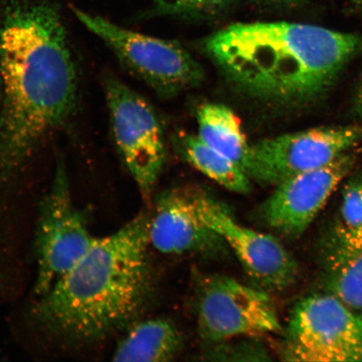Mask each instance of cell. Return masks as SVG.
Wrapping results in <instances>:
<instances>
[{
    "mask_svg": "<svg viewBox=\"0 0 362 362\" xmlns=\"http://www.w3.org/2000/svg\"><path fill=\"white\" fill-rule=\"evenodd\" d=\"M182 345V337L168 320L139 321L127 329L113 353V361L165 362L175 358Z\"/></svg>",
    "mask_w": 362,
    "mask_h": 362,
    "instance_id": "5bb4252c",
    "label": "cell"
},
{
    "mask_svg": "<svg viewBox=\"0 0 362 362\" xmlns=\"http://www.w3.org/2000/svg\"><path fill=\"white\" fill-rule=\"evenodd\" d=\"M252 1L269 7L291 8L303 6L306 0H252Z\"/></svg>",
    "mask_w": 362,
    "mask_h": 362,
    "instance_id": "ffe728a7",
    "label": "cell"
},
{
    "mask_svg": "<svg viewBox=\"0 0 362 362\" xmlns=\"http://www.w3.org/2000/svg\"><path fill=\"white\" fill-rule=\"evenodd\" d=\"M187 160L203 175L233 192L251 191V179L229 158L212 148L197 135H187L181 144Z\"/></svg>",
    "mask_w": 362,
    "mask_h": 362,
    "instance_id": "2e32d148",
    "label": "cell"
},
{
    "mask_svg": "<svg viewBox=\"0 0 362 362\" xmlns=\"http://www.w3.org/2000/svg\"><path fill=\"white\" fill-rule=\"evenodd\" d=\"M0 103H1V83H0Z\"/></svg>",
    "mask_w": 362,
    "mask_h": 362,
    "instance_id": "603a6c76",
    "label": "cell"
},
{
    "mask_svg": "<svg viewBox=\"0 0 362 362\" xmlns=\"http://www.w3.org/2000/svg\"><path fill=\"white\" fill-rule=\"evenodd\" d=\"M96 238L88 221L72 202L69 178L63 160L57 162L49 192L40 202L35 248L39 297L83 259Z\"/></svg>",
    "mask_w": 362,
    "mask_h": 362,
    "instance_id": "ba28073f",
    "label": "cell"
},
{
    "mask_svg": "<svg viewBox=\"0 0 362 362\" xmlns=\"http://www.w3.org/2000/svg\"><path fill=\"white\" fill-rule=\"evenodd\" d=\"M194 199L202 219L232 249L257 286L281 291L296 281L297 262L277 238L242 224L224 203L202 188L194 187Z\"/></svg>",
    "mask_w": 362,
    "mask_h": 362,
    "instance_id": "30bf717a",
    "label": "cell"
},
{
    "mask_svg": "<svg viewBox=\"0 0 362 362\" xmlns=\"http://www.w3.org/2000/svg\"><path fill=\"white\" fill-rule=\"evenodd\" d=\"M197 123L199 137L247 174L251 146L233 111L223 104L205 103L197 111Z\"/></svg>",
    "mask_w": 362,
    "mask_h": 362,
    "instance_id": "9a60e30c",
    "label": "cell"
},
{
    "mask_svg": "<svg viewBox=\"0 0 362 362\" xmlns=\"http://www.w3.org/2000/svg\"><path fill=\"white\" fill-rule=\"evenodd\" d=\"M362 142V126L320 127L262 139L251 146L247 175L278 185L294 175L327 166Z\"/></svg>",
    "mask_w": 362,
    "mask_h": 362,
    "instance_id": "9c48e42d",
    "label": "cell"
},
{
    "mask_svg": "<svg viewBox=\"0 0 362 362\" xmlns=\"http://www.w3.org/2000/svg\"><path fill=\"white\" fill-rule=\"evenodd\" d=\"M215 344L214 348L205 355L208 361H269V355L259 342L250 341Z\"/></svg>",
    "mask_w": 362,
    "mask_h": 362,
    "instance_id": "ac0fdd59",
    "label": "cell"
},
{
    "mask_svg": "<svg viewBox=\"0 0 362 362\" xmlns=\"http://www.w3.org/2000/svg\"><path fill=\"white\" fill-rule=\"evenodd\" d=\"M320 255L327 293L362 310V226L338 223L324 238Z\"/></svg>",
    "mask_w": 362,
    "mask_h": 362,
    "instance_id": "4fadbf2b",
    "label": "cell"
},
{
    "mask_svg": "<svg viewBox=\"0 0 362 362\" xmlns=\"http://www.w3.org/2000/svg\"><path fill=\"white\" fill-rule=\"evenodd\" d=\"M206 51L235 87L281 108L309 106L328 93L362 52V35L293 22L234 24L210 36Z\"/></svg>",
    "mask_w": 362,
    "mask_h": 362,
    "instance_id": "7a4b0ae2",
    "label": "cell"
},
{
    "mask_svg": "<svg viewBox=\"0 0 362 362\" xmlns=\"http://www.w3.org/2000/svg\"><path fill=\"white\" fill-rule=\"evenodd\" d=\"M350 1L353 4V6L356 8V11L362 13V0H350Z\"/></svg>",
    "mask_w": 362,
    "mask_h": 362,
    "instance_id": "7402d4cb",
    "label": "cell"
},
{
    "mask_svg": "<svg viewBox=\"0 0 362 362\" xmlns=\"http://www.w3.org/2000/svg\"><path fill=\"white\" fill-rule=\"evenodd\" d=\"M104 90L117 151L143 197L149 198L166 162L160 119L141 95L116 76H106Z\"/></svg>",
    "mask_w": 362,
    "mask_h": 362,
    "instance_id": "8992f818",
    "label": "cell"
},
{
    "mask_svg": "<svg viewBox=\"0 0 362 362\" xmlns=\"http://www.w3.org/2000/svg\"><path fill=\"white\" fill-rule=\"evenodd\" d=\"M356 163L347 152L322 168L294 175L276 185L259 215L269 228L287 238L301 236L323 209Z\"/></svg>",
    "mask_w": 362,
    "mask_h": 362,
    "instance_id": "8fae6325",
    "label": "cell"
},
{
    "mask_svg": "<svg viewBox=\"0 0 362 362\" xmlns=\"http://www.w3.org/2000/svg\"><path fill=\"white\" fill-rule=\"evenodd\" d=\"M151 215L141 212L106 237L40 297L33 315L47 332L88 345L136 322L151 289Z\"/></svg>",
    "mask_w": 362,
    "mask_h": 362,
    "instance_id": "3957f363",
    "label": "cell"
},
{
    "mask_svg": "<svg viewBox=\"0 0 362 362\" xmlns=\"http://www.w3.org/2000/svg\"><path fill=\"white\" fill-rule=\"evenodd\" d=\"M197 319L199 334L211 344L256 338L282 329L265 289L225 275L207 276L199 284Z\"/></svg>",
    "mask_w": 362,
    "mask_h": 362,
    "instance_id": "52a82bcc",
    "label": "cell"
},
{
    "mask_svg": "<svg viewBox=\"0 0 362 362\" xmlns=\"http://www.w3.org/2000/svg\"><path fill=\"white\" fill-rule=\"evenodd\" d=\"M0 178L74 111L78 76L60 0H0Z\"/></svg>",
    "mask_w": 362,
    "mask_h": 362,
    "instance_id": "6da1fadb",
    "label": "cell"
},
{
    "mask_svg": "<svg viewBox=\"0 0 362 362\" xmlns=\"http://www.w3.org/2000/svg\"><path fill=\"white\" fill-rule=\"evenodd\" d=\"M236 4L237 0H153L148 15L202 19L223 15Z\"/></svg>",
    "mask_w": 362,
    "mask_h": 362,
    "instance_id": "e0dca14e",
    "label": "cell"
},
{
    "mask_svg": "<svg viewBox=\"0 0 362 362\" xmlns=\"http://www.w3.org/2000/svg\"><path fill=\"white\" fill-rule=\"evenodd\" d=\"M343 188L339 223L348 226H362V175L348 180Z\"/></svg>",
    "mask_w": 362,
    "mask_h": 362,
    "instance_id": "d6986e66",
    "label": "cell"
},
{
    "mask_svg": "<svg viewBox=\"0 0 362 362\" xmlns=\"http://www.w3.org/2000/svg\"><path fill=\"white\" fill-rule=\"evenodd\" d=\"M283 359L362 362V310L329 293L297 303L285 334Z\"/></svg>",
    "mask_w": 362,
    "mask_h": 362,
    "instance_id": "5b68a950",
    "label": "cell"
},
{
    "mask_svg": "<svg viewBox=\"0 0 362 362\" xmlns=\"http://www.w3.org/2000/svg\"><path fill=\"white\" fill-rule=\"evenodd\" d=\"M354 110L356 115L362 119V81L356 90L354 99Z\"/></svg>",
    "mask_w": 362,
    "mask_h": 362,
    "instance_id": "44dd1931",
    "label": "cell"
},
{
    "mask_svg": "<svg viewBox=\"0 0 362 362\" xmlns=\"http://www.w3.org/2000/svg\"><path fill=\"white\" fill-rule=\"evenodd\" d=\"M72 11L127 71L160 96L173 97L196 88L205 78L200 63L178 42L135 33L78 8Z\"/></svg>",
    "mask_w": 362,
    "mask_h": 362,
    "instance_id": "277c9868",
    "label": "cell"
},
{
    "mask_svg": "<svg viewBox=\"0 0 362 362\" xmlns=\"http://www.w3.org/2000/svg\"><path fill=\"white\" fill-rule=\"evenodd\" d=\"M149 240L165 255H216L226 247L199 215L192 187L158 196L149 219Z\"/></svg>",
    "mask_w": 362,
    "mask_h": 362,
    "instance_id": "7c38bea8",
    "label": "cell"
}]
</instances>
